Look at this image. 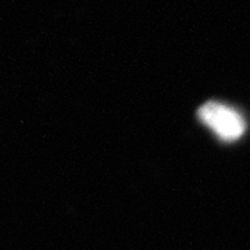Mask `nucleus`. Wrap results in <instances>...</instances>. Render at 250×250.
Returning a JSON list of instances; mask_svg holds the SVG:
<instances>
[{
    "instance_id": "1",
    "label": "nucleus",
    "mask_w": 250,
    "mask_h": 250,
    "mask_svg": "<svg viewBox=\"0 0 250 250\" xmlns=\"http://www.w3.org/2000/svg\"><path fill=\"white\" fill-rule=\"evenodd\" d=\"M197 118L221 142H236L246 132V121L241 113L220 102L205 103L197 110Z\"/></svg>"
}]
</instances>
